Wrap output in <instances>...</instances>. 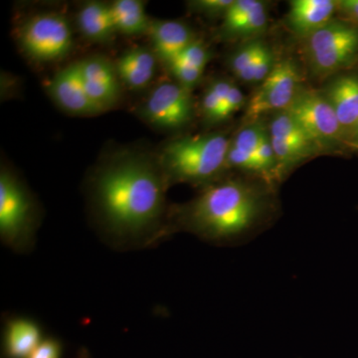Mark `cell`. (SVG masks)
<instances>
[{"label":"cell","mask_w":358,"mask_h":358,"mask_svg":"<svg viewBox=\"0 0 358 358\" xmlns=\"http://www.w3.org/2000/svg\"><path fill=\"white\" fill-rule=\"evenodd\" d=\"M288 112L320 152L348 148L336 113L322 94L301 89Z\"/></svg>","instance_id":"7"},{"label":"cell","mask_w":358,"mask_h":358,"mask_svg":"<svg viewBox=\"0 0 358 358\" xmlns=\"http://www.w3.org/2000/svg\"><path fill=\"white\" fill-rule=\"evenodd\" d=\"M77 23L85 38L94 43H112L117 34L110 3L106 2H86L78 13Z\"/></svg>","instance_id":"17"},{"label":"cell","mask_w":358,"mask_h":358,"mask_svg":"<svg viewBox=\"0 0 358 358\" xmlns=\"http://www.w3.org/2000/svg\"><path fill=\"white\" fill-rule=\"evenodd\" d=\"M63 345L57 338H43L27 358H62Z\"/></svg>","instance_id":"29"},{"label":"cell","mask_w":358,"mask_h":358,"mask_svg":"<svg viewBox=\"0 0 358 358\" xmlns=\"http://www.w3.org/2000/svg\"><path fill=\"white\" fill-rule=\"evenodd\" d=\"M305 42L308 65L317 76L336 74L358 60V27L345 20H331Z\"/></svg>","instance_id":"4"},{"label":"cell","mask_w":358,"mask_h":358,"mask_svg":"<svg viewBox=\"0 0 358 358\" xmlns=\"http://www.w3.org/2000/svg\"><path fill=\"white\" fill-rule=\"evenodd\" d=\"M35 225V206L20 180L6 169L0 173V236L21 249L29 243Z\"/></svg>","instance_id":"6"},{"label":"cell","mask_w":358,"mask_h":358,"mask_svg":"<svg viewBox=\"0 0 358 358\" xmlns=\"http://www.w3.org/2000/svg\"><path fill=\"white\" fill-rule=\"evenodd\" d=\"M166 68L173 76V81L190 92L199 83L204 72L179 58H174L167 63Z\"/></svg>","instance_id":"24"},{"label":"cell","mask_w":358,"mask_h":358,"mask_svg":"<svg viewBox=\"0 0 358 358\" xmlns=\"http://www.w3.org/2000/svg\"><path fill=\"white\" fill-rule=\"evenodd\" d=\"M336 9L334 0H294L289 2L287 23L294 34L306 40L331 22Z\"/></svg>","instance_id":"15"},{"label":"cell","mask_w":358,"mask_h":358,"mask_svg":"<svg viewBox=\"0 0 358 358\" xmlns=\"http://www.w3.org/2000/svg\"><path fill=\"white\" fill-rule=\"evenodd\" d=\"M117 34L138 37L148 35L152 20L141 0H115L110 3Z\"/></svg>","instance_id":"19"},{"label":"cell","mask_w":358,"mask_h":358,"mask_svg":"<svg viewBox=\"0 0 358 358\" xmlns=\"http://www.w3.org/2000/svg\"><path fill=\"white\" fill-rule=\"evenodd\" d=\"M272 192L262 181L219 179L179 207L176 227L218 244L244 241L259 232L274 212Z\"/></svg>","instance_id":"2"},{"label":"cell","mask_w":358,"mask_h":358,"mask_svg":"<svg viewBox=\"0 0 358 358\" xmlns=\"http://www.w3.org/2000/svg\"><path fill=\"white\" fill-rule=\"evenodd\" d=\"M148 36L150 48L164 66L196 40L192 28L178 20H152Z\"/></svg>","instance_id":"13"},{"label":"cell","mask_w":358,"mask_h":358,"mask_svg":"<svg viewBox=\"0 0 358 358\" xmlns=\"http://www.w3.org/2000/svg\"><path fill=\"white\" fill-rule=\"evenodd\" d=\"M79 358H90L88 352H87L86 350H83L81 355H79Z\"/></svg>","instance_id":"33"},{"label":"cell","mask_w":358,"mask_h":358,"mask_svg":"<svg viewBox=\"0 0 358 358\" xmlns=\"http://www.w3.org/2000/svg\"><path fill=\"white\" fill-rule=\"evenodd\" d=\"M138 115L155 129L173 131L192 122V92L176 81H164L155 87L138 108Z\"/></svg>","instance_id":"9"},{"label":"cell","mask_w":358,"mask_h":358,"mask_svg":"<svg viewBox=\"0 0 358 358\" xmlns=\"http://www.w3.org/2000/svg\"><path fill=\"white\" fill-rule=\"evenodd\" d=\"M350 148H352V150H358V124L357 129H355V133L353 134L352 143H350Z\"/></svg>","instance_id":"32"},{"label":"cell","mask_w":358,"mask_h":358,"mask_svg":"<svg viewBox=\"0 0 358 358\" xmlns=\"http://www.w3.org/2000/svg\"><path fill=\"white\" fill-rule=\"evenodd\" d=\"M167 185L157 159L124 152L96 173V210L110 232L117 236H138L159 222Z\"/></svg>","instance_id":"1"},{"label":"cell","mask_w":358,"mask_h":358,"mask_svg":"<svg viewBox=\"0 0 358 358\" xmlns=\"http://www.w3.org/2000/svg\"><path fill=\"white\" fill-rule=\"evenodd\" d=\"M263 44L260 39L249 40L230 56V70L240 81L253 83L254 66Z\"/></svg>","instance_id":"22"},{"label":"cell","mask_w":358,"mask_h":358,"mask_svg":"<svg viewBox=\"0 0 358 358\" xmlns=\"http://www.w3.org/2000/svg\"><path fill=\"white\" fill-rule=\"evenodd\" d=\"M260 2L258 0H233V3L224 15L222 24L219 28V38L231 40L235 31Z\"/></svg>","instance_id":"23"},{"label":"cell","mask_w":358,"mask_h":358,"mask_svg":"<svg viewBox=\"0 0 358 358\" xmlns=\"http://www.w3.org/2000/svg\"><path fill=\"white\" fill-rule=\"evenodd\" d=\"M268 129L274 143L303 148L313 155L322 152L288 110L275 113Z\"/></svg>","instance_id":"20"},{"label":"cell","mask_w":358,"mask_h":358,"mask_svg":"<svg viewBox=\"0 0 358 358\" xmlns=\"http://www.w3.org/2000/svg\"><path fill=\"white\" fill-rule=\"evenodd\" d=\"M87 95L101 112L115 107L121 96L122 82L115 62L102 55L78 61Z\"/></svg>","instance_id":"10"},{"label":"cell","mask_w":358,"mask_h":358,"mask_svg":"<svg viewBox=\"0 0 358 358\" xmlns=\"http://www.w3.org/2000/svg\"><path fill=\"white\" fill-rule=\"evenodd\" d=\"M232 3L233 0H193L187 6L192 13L209 18H223Z\"/></svg>","instance_id":"26"},{"label":"cell","mask_w":358,"mask_h":358,"mask_svg":"<svg viewBox=\"0 0 358 358\" xmlns=\"http://www.w3.org/2000/svg\"><path fill=\"white\" fill-rule=\"evenodd\" d=\"M245 105H246V98L243 93L239 87L232 83L226 100L225 108H224L223 121L229 119L238 110L243 109Z\"/></svg>","instance_id":"30"},{"label":"cell","mask_w":358,"mask_h":358,"mask_svg":"<svg viewBox=\"0 0 358 358\" xmlns=\"http://www.w3.org/2000/svg\"><path fill=\"white\" fill-rule=\"evenodd\" d=\"M301 90L300 73L294 61H277L271 74L247 103L244 117L246 124L259 121L268 113L288 110Z\"/></svg>","instance_id":"8"},{"label":"cell","mask_w":358,"mask_h":358,"mask_svg":"<svg viewBox=\"0 0 358 358\" xmlns=\"http://www.w3.org/2000/svg\"><path fill=\"white\" fill-rule=\"evenodd\" d=\"M322 95L336 113L348 148L358 124V76L343 75L327 86Z\"/></svg>","instance_id":"12"},{"label":"cell","mask_w":358,"mask_h":358,"mask_svg":"<svg viewBox=\"0 0 358 358\" xmlns=\"http://www.w3.org/2000/svg\"><path fill=\"white\" fill-rule=\"evenodd\" d=\"M18 39L21 48L37 62H55L66 57L73 48L72 27L60 13L33 15L21 25Z\"/></svg>","instance_id":"5"},{"label":"cell","mask_w":358,"mask_h":358,"mask_svg":"<svg viewBox=\"0 0 358 358\" xmlns=\"http://www.w3.org/2000/svg\"><path fill=\"white\" fill-rule=\"evenodd\" d=\"M232 82L228 79H216L205 89L200 102V110L204 122L208 124L223 121V112Z\"/></svg>","instance_id":"21"},{"label":"cell","mask_w":358,"mask_h":358,"mask_svg":"<svg viewBox=\"0 0 358 358\" xmlns=\"http://www.w3.org/2000/svg\"><path fill=\"white\" fill-rule=\"evenodd\" d=\"M159 60L150 47L127 49L115 60L122 85L129 90H143L154 81Z\"/></svg>","instance_id":"14"},{"label":"cell","mask_w":358,"mask_h":358,"mask_svg":"<svg viewBox=\"0 0 358 358\" xmlns=\"http://www.w3.org/2000/svg\"><path fill=\"white\" fill-rule=\"evenodd\" d=\"M336 3V13L341 14L343 20L358 27V0H339Z\"/></svg>","instance_id":"31"},{"label":"cell","mask_w":358,"mask_h":358,"mask_svg":"<svg viewBox=\"0 0 358 358\" xmlns=\"http://www.w3.org/2000/svg\"><path fill=\"white\" fill-rule=\"evenodd\" d=\"M230 141L225 134L209 133L167 143L157 157L167 185L180 182L204 187L222 178L228 169Z\"/></svg>","instance_id":"3"},{"label":"cell","mask_w":358,"mask_h":358,"mask_svg":"<svg viewBox=\"0 0 358 358\" xmlns=\"http://www.w3.org/2000/svg\"><path fill=\"white\" fill-rule=\"evenodd\" d=\"M48 91L54 102L69 114L93 115L102 113L87 95L78 61L54 75Z\"/></svg>","instance_id":"11"},{"label":"cell","mask_w":358,"mask_h":358,"mask_svg":"<svg viewBox=\"0 0 358 358\" xmlns=\"http://www.w3.org/2000/svg\"><path fill=\"white\" fill-rule=\"evenodd\" d=\"M275 61L274 53L267 44L264 43L254 66L253 83H262L274 69Z\"/></svg>","instance_id":"28"},{"label":"cell","mask_w":358,"mask_h":358,"mask_svg":"<svg viewBox=\"0 0 358 358\" xmlns=\"http://www.w3.org/2000/svg\"><path fill=\"white\" fill-rule=\"evenodd\" d=\"M42 341V331L37 322L27 317H15L7 322L4 331V357L27 358Z\"/></svg>","instance_id":"18"},{"label":"cell","mask_w":358,"mask_h":358,"mask_svg":"<svg viewBox=\"0 0 358 358\" xmlns=\"http://www.w3.org/2000/svg\"><path fill=\"white\" fill-rule=\"evenodd\" d=\"M268 24V14L262 1L250 13L242 25L233 35L232 39H253V37L265 31Z\"/></svg>","instance_id":"25"},{"label":"cell","mask_w":358,"mask_h":358,"mask_svg":"<svg viewBox=\"0 0 358 358\" xmlns=\"http://www.w3.org/2000/svg\"><path fill=\"white\" fill-rule=\"evenodd\" d=\"M265 127L260 120L246 124L230 141L227 166L237 169L262 181V171L257 159L256 152L261 134Z\"/></svg>","instance_id":"16"},{"label":"cell","mask_w":358,"mask_h":358,"mask_svg":"<svg viewBox=\"0 0 358 358\" xmlns=\"http://www.w3.org/2000/svg\"><path fill=\"white\" fill-rule=\"evenodd\" d=\"M211 57L210 50L201 41L196 39L176 58L181 59L188 64L204 71Z\"/></svg>","instance_id":"27"}]
</instances>
